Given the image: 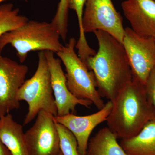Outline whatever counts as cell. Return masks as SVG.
I'll use <instances>...</instances> for the list:
<instances>
[{
  "label": "cell",
  "instance_id": "3957f363",
  "mask_svg": "<svg viewBox=\"0 0 155 155\" xmlns=\"http://www.w3.org/2000/svg\"><path fill=\"white\" fill-rule=\"evenodd\" d=\"M60 35L51 23L28 20L19 28L0 37V51L10 44L17 51V56L23 63L28 53L35 51H51L57 53L63 45Z\"/></svg>",
  "mask_w": 155,
  "mask_h": 155
},
{
  "label": "cell",
  "instance_id": "7c38bea8",
  "mask_svg": "<svg viewBox=\"0 0 155 155\" xmlns=\"http://www.w3.org/2000/svg\"><path fill=\"white\" fill-rule=\"evenodd\" d=\"M121 6L134 32L145 37H155L154 0H125Z\"/></svg>",
  "mask_w": 155,
  "mask_h": 155
},
{
  "label": "cell",
  "instance_id": "7402d4cb",
  "mask_svg": "<svg viewBox=\"0 0 155 155\" xmlns=\"http://www.w3.org/2000/svg\"><path fill=\"white\" fill-rule=\"evenodd\" d=\"M5 1V0H0V3L2 2H3V1ZM22 1H27V0H22Z\"/></svg>",
  "mask_w": 155,
  "mask_h": 155
},
{
  "label": "cell",
  "instance_id": "30bf717a",
  "mask_svg": "<svg viewBox=\"0 0 155 155\" xmlns=\"http://www.w3.org/2000/svg\"><path fill=\"white\" fill-rule=\"evenodd\" d=\"M51 74L52 87L57 108V116H65L76 112L78 105L90 108L92 103L88 100L77 98L71 93L67 84L61 61L51 51H44Z\"/></svg>",
  "mask_w": 155,
  "mask_h": 155
},
{
  "label": "cell",
  "instance_id": "2e32d148",
  "mask_svg": "<svg viewBox=\"0 0 155 155\" xmlns=\"http://www.w3.org/2000/svg\"><path fill=\"white\" fill-rule=\"evenodd\" d=\"M19 10L12 4L0 6V37L4 34L19 28L28 21L26 17L19 14Z\"/></svg>",
  "mask_w": 155,
  "mask_h": 155
},
{
  "label": "cell",
  "instance_id": "9a60e30c",
  "mask_svg": "<svg viewBox=\"0 0 155 155\" xmlns=\"http://www.w3.org/2000/svg\"><path fill=\"white\" fill-rule=\"evenodd\" d=\"M108 127L99 130L90 139L87 155H127Z\"/></svg>",
  "mask_w": 155,
  "mask_h": 155
},
{
  "label": "cell",
  "instance_id": "ac0fdd59",
  "mask_svg": "<svg viewBox=\"0 0 155 155\" xmlns=\"http://www.w3.org/2000/svg\"><path fill=\"white\" fill-rule=\"evenodd\" d=\"M59 134L60 147L63 155H80L77 140L73 134L60 123L56 122Z\"/></svg>",
  "mask_w": 155,
  "mask_h": 155
},
{
  "label": "cell",
  "instance_id": "ba28073f",
  "mask_svg": "<svg viewBox=\"0 0 155 155\" xmlns=\"http://www.w3.org/2000/svg\"><path fill=\"white\" fill-rule=\"evenodd\" d=\"M54 116L41 111L34 125L24 133L29 155H59L60 139Z\"/></svg>",
  "mask_w": 155,
  "mask_h": 155
},
{
  "label": "cell",
  "instance_id": "8992f818",
  "mask_svg": "<svg viewBox=\"0 0 155 155\" xmlns=\"http://www.w3.org/2000/svg\"><path fill=\"white\" fill-rule=\"evenodd\" d=\"M82 26L84 33L105 31L122 43L124 29L122 18L112 0H86Z\"/></svg>",
  "mask_w": 155,
  "mask_h": 155
},
{
  "label": "cell",
  "instance_id": "5bb4252c",
  "mask_svg": "<svg viewBox=\"0 0 155 155\" xmlns=\"http://www.w3.org/2000/svg\"><path fill=\"white\" fill-rule=\"evenodd\" d=\"M119 144L127 155H155V118L135 136L121 140Z\"/></svg>",
  "mask_w": 155,
  "mask_h": 155
},
{
  "label": "cell",
  "instance_id": "7a4b0ae2",
  "mask_svg": "<svg viewBox=\"0 0 155 155\" xmlns=\"http://www.w3.org/2000/svg\"><path fill=\"white\" fill-rule=\"evenodd\" d=\"M108 127L121 140L136 135L155 118V109L147 97L144 84L133 77L112 101Z\"/></svg>",
  "mask_w": 155,
  "mask_h": 155
},
{
  "label": "cell",
  "instance_id": "603a6c76",
  "mask_svg": "<svg viewBox=\"0 0 155 155\" xmlns=\"http://www.w3.org/2000/svg\"><path fill=\"white\" fill-rule=\"evenodd\" d=\"M59 155H63V154H62V153H61H61H60V154H59Z\"/></svg>",
  "mask_w": 155,
  "mask_h": 155
},
{
  "label": "cell",
  "instance_id": "9c48e42d",
  "mask_svg": "<svg viewBox=\"0 0 155 155\" xmlns=\"http://www.w3.org/2000/svg\"><path fill=\"white\" fill-rule=\"evenodd\" d=\"M28 67L1 54L0 51V118L20 107L17 93Z\"/></svg>",
  "mask_w": 155,
  "mask_h": 155
},
{
  "label": "cell",
  "instance_id": "d6986e66",
  "mask_svg": "<svg viewBox=\"0 0 155 155\" xmlns=\"http://www.w3.org/2000/svg\"><path fill=\"white\" fill-rule=\"evenodd\" d=\"M86 0H70L69 9L75 11L77 15L79 25V33L83 34V26H82V18H83V9L85 5Z\"/></svg>",
  "mask_w": 155,
  "mask_h": 155
},
{
  "label": "cell",
  "instance_id": "52a82bcc",
  "mask_svg": "<svg viewBox=\"0 0 155 155\" xmlns=\"http://www.w3.org/2000/svg\"><path fill=\"white\" fill-rule=\"evenodd\" d=\"M122 43L133 77L145 85L150 73L155 67L154 38L142 36L127 27L124 29Z\"/></svg>",
  "mask_w": 155,
  "mask_h": 155
},
{
  "label": "cell",
  "instance_id": "e0dca14e",
  "mask_svg": "<svg viewBox=\"0 0 155 155\" xmlns=\"http://www.w3.org/2000/svg\"><path fill=\"white\" fill-rule=\"evenodd\" d=\"M70 0H60L51 23L58 31L63 41H66L68 32V15Z\"/></svg>",
  "mask_w": 155,
  "mask_h": 155
},
{
  "label": "cell",
  "instance_id": "277c9868",
  "mask_svg": "<svg viewBox=\"0 0 155 155\" xmlns=\"http://www.w3.org/2000/svg\"><path fill=\"white\" fill-rule=\"evenodd\" d=\"M38 65L35 73L25 80L19 89L17 98L28 105L23 125H28L41 111L57 116V108L51 82V74L44 51L38 54Z\"/></svg>",
  "mask_w": 155,
  "mask_h": 155
},
{
  "label": "cell",
  "instance_id": "d4e9b609",
  "mask_svg": "<svg viewBox=\"0 0 155 155\" xmlns=\"http://www.w3.org/2000/svg\"><path fill=\"white\" fill-rule=\"evenodd\" d=\"M154 1H155V0H154Z\"/></svg>",
  "mask_w": 155,
  "mask_h": 155
},
{
  "label": "cell",
  "instance_id": "8fae6325",
  "mask_svg": "<svg viewBox=\"0 0 155 155\" xmlns=\"http://www.w3.org/2000/svg\"><path fill=\"white\" fill-rule=\"evenodd\" d=\"M113 108L110 101L94 114L78 116L70 113L62 116L54 117L55 121L64 125L75 136L78 143L80 155H87L89 137L94 129L107 120Z\"/></svg>",
  "mask_w": 155,
  "mask_h": 155
},
{
  "label": "cell",
  "instance_id": "cb8c5ba5",
  "mask_svg": "<svg viewBox=\"0 0 155 155\" xmlns=\"http://www.w3.org/2000/svg\"><path fill=\"white\" fill-rule=\"evenodd\" d=\"M155 41V37H154Z\"/></svg>",
  "mask_w": 155,
  "mask_h": 155
},
{
  "label": "cell",
  "instance_id": "ffe728a7",
  "mask_svg": "<svg viewBox=\"0 0 155 155\" xmlns=\"http://www.w3.org/2000/svg\"><path fill=\"white\" fill-rule=\"evenodd\" d=\"M144 86L147 97L155 109V67L150 73Z\"/></svg>",
  "mask_w": 155,
  "mask_h": 155
},
{
  "label": "cell",
  "instance_id": "5b68a950",
  "mask_svg": "<svg viewBox=\"0 0 155 155\" xmlns=\"http://www.w3.org/2000/svg\"><path fill=\"white\" fill-rule=\"evenodd\" d=\"M76 43L75 38H72L56 53L66 68L67 87L76 98L91 101L98 110H101L105 104L98 91L93 72L75 53Z\"/></svg>",
  "mask_w": 155,
  "mask_h": 155
},
{
  "label": "cell",
  "instance_id": "44dd1931",
  "mask_svg": "<svg viewBox=\"0 0 155 155\" xmlns=\"http://www.w3.org/2000/svg\"><path fill=\"white\" fill-rule=\"evenodd\" d=\"M0 155H12L7 147L0 139Z\"/></svg>",
  "mask_w": 155,
  "mask_h": 155
},
{
  "label": "cell",
  "instance_id": "6da1fadb",
  "mask_svg": "<svg viewBox=\"0 0 155 155\" xmlns=\"http://www.w3.org/2000/svg\"><path fill=\"white\" fill-rule=\"evenodd\" d=\"M94 33L98 51L87 60V66L94 74L101 96L113 101L133 79L132 70L122 43L103 31Z\"/></svg>",
  "mask_w": 155,
  "mask_h": 155
},
{
  "label": "cell",
  "instance_id": "4fadbf2b",
  "mask_svg": "<svg viewBox=\"0 0 155 155\" xmlns=\"http://www.w3.org/2000/svg\"><path fill=\"white\" fill-rule=\"evenodd\" d=\"M0 139L12 155H29L22 126L9 114L0 118Z\"/></svg>",
  "mask_w": 155,
  "mask_h": 155
}]
</instances>
